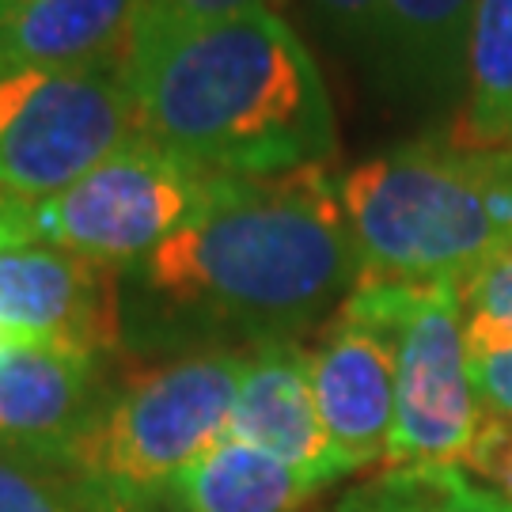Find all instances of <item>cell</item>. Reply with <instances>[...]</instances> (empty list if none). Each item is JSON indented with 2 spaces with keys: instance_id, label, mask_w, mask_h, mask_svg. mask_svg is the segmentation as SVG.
<instances>
[{
  "instance_id": "1",
  "label": "cell",
  "mask_w": 512,
  "mask_h": 512,
  "mask_svg": "<svg viewBox=\"0 0 512 512\" xmlns=\"http://www.w3.org/2000/svg\"><path fill=\"white\" fill-rule=\"evenodd\" d=\"M357 281L334 167L220 175L183 228L118 270L122 349L171 361L300 342Z\"/></svg>"
},
{
  "instance_id": "2",
  "label": "cell",
  "mask_w": 512,
  "mask_h": 512,
  "mask_svg": "<svg viewBox=\"0 0 512 512\" xmlns=\"http://www.w3.org/2000/svg\"><path fill=\"white\" fill-rule=\"evenodd\" d=\"M126 69L137 129L213 175H285L338 156L323 73L281 12L129 50Z\"/></svg>"
},
{
  "instance_id": "3",
  "label": "cell",
  "mask_w": 512,
  "mask_h": 512,
  "mask_svg": "<svg viewBox=\"0 0 512 512\" xmlns=\"http://www.w3.org/2000/svg\"><path fill=\"white\" fill-rule=\"evenodd\" d=\"M342 209L361 281L459 289L512 247V145L406 141L342 175Z\"/></svg>"
},
{
  "instance_id": "4",
  "label": "cell",
  "mask_w": 512,
  "mask_h": 512,
  "mask_svg": "<svg viewBox=\"0 0 512 512\" xmlns=\"http://www.w3.org/2000/svg\"><path fill=\"white\" fill-rule=\"evenodd\" d=\"M243 361L239 349L171 357L114 384L88 429L50 467L133 509L160 512L167 486L228 437Z\"/></svg>"
},
{
  "instance_id": "5",
  "label": "cell",
  "mask_w": 512,
  "mask_h": 512,
  "mask_svg": "<svg viewBox=\"0 0 512 512\" xmlns=\"http://www.w3.org/2000/svg\"><path fill=\"white\" fill-rule=\"evenodd\" d=\"M137 133L126 57L0 73V186L42 202Z\"/></svg>"
},
{
  "instance_id": "6",
  "label": "cell",
  "mask_w": 512,
  "mask_h": 512,
  "mask_svg": "<svg viewBox=\"0 0 512 512\" xmlns=\"http://www.w3.org/2000/svg\"><path fill=\"white\" fill-rule=\"evenodd\" d=\"M217 179L137 129L84 179L42 202H27V243L61 247L122 270L183 228Z\"/></svg>"
},
{
  "instance_id": "7",
  "label": "cell",
  "mask_w": 512,
  "mask_h": 512,
  "mask_svg": "<svg viewBox=\"0 0 512 512\" xmlns=\"http://www.w3.org/2000/svg\"><path fill=\"white\" fill-rule=\"evenodd\" d=\"M403 293V281H357L311 346V387L342 475L391 452Z\"/></svg>"
},
{
  "instance_id": "8",
  "label": "cell",
  "mask_w": 512,
  "mask_h": 512,
  "mask_svg": "<svg viewBox=\"0 0 512 512\" xmlns=\"http://www.w3.org/2000/svg\"><path fill=\"white\" fill-rule=\"evenodd\" d=\"M478 418L456 285H406L387 467H459Z\"/></svg>"
},
{
  "instance_id": "9",
  "label": "cell",
  "mask_w": 512,
  "mask_h": 512,
  "mask_svg": "<svg viewBox=\"0 0 512 512\" xmlns=\"http://www.w3.org/2000/svg\"><path fill=\"white\" fill-rule=\"evenodd\" d=\"M0 342L114 357L118 270L46 243L0 247Z\"/></svg>"
},
{
  "instance_id": "10",
  "label": "cell",
  "mask_w": 512,
  "mask_h": 512,
  "mask_svg": "<svg viewBox=\"0 0 512 512\" xmlns=\"http://www.w3.org/2000/svg\"><path fill=\"white\" fill-rule=\"evenodd\" d=\"M110 357L16 346L0 361V452L57 463L114 391Z\"/></svg>"
},
{
  "instance_id": "11",
  "label": "cell",
  "mask_w": 512,
  "mask_h": 512,
  "mask_svg": "<svg viewBox=\"0 0 512 512\" xmlns=\"http://www.w3.org/2000/svg\"><path fill=\"white\" fill-rule=\"evenodd\" d=\"M228 437L255 444L262 452L323 478L327 486L346 478L319 418L311 387V349L300 346L296 338L247 349L228 418Z\"/></svg>"
},
{
  "instance_id": "12",
  "label": "cell",
  "mask_w": 512,
  "mask_h": 512,
  "mask_svg": "<svg viewBox=\"0 0 512 512\" xmlns=\"http://www.w3.org/2000/svg\"><path fill=\"white\" fill-rule=\"evenodd\" d=\"M475 0H384L372 69L391 95L444 107L463 88Z\"/></svg>"
},
{
  "instance_id": "13",
  "label": "cell",
  "mask_w": 512,
  "mask_h": 512,
  "mask_svg": "<svg viewBox=\"0 0 512 512\" xmlns=\"http://www.w3.org/2000/svg\"><path fill=\"white\" fill-rule=\"evenodd\" d=\"M141 0H12L0 8V73L126 57Z\"/></svg>"
},
{
  "instance_id": "14",
  "label": "cell",
  "mask_w": 512,
  "mask_h": 512,
  "mask_svg": "<svg viewBox=\"0 0 512 512\" xmlns=\"http://www.w3.org/2000/svg\"><path fill=\"white\" fill-rule=\"evenodd\" d=\"M323 490V478L224 437L167 486L160 512H304Z\"/></svg>"
},
{
  "instance_id": "15",
  "label": "cell",
  "mask_w": 512,
  "mask_h": 512,
  "mask_svg": "<svg viewBox=\"0 0 512 512\" xmlns=\"http://www.w3.org/2000/svg\"><path fill=\"white\" fill-rule=\"evenodd\" d=\"M444 133L463 148L512 145V0H475L463 103Z\"/></svg>"
},
{
  "instance_id": "16",
  "label": "cell",
  "mask_w": 512,
  "mask_h": 512,
  "mask_svg": "<svg viewBox=\"0 0 512 512\" xmlns=\"http://www.w3.org/2000/svg\"><path fill=\"white\" fill-rule=\"evenodd\" d=\"M338 512H512V501L471 486L459 467H387Z\"/></svg>"
},
{
  "instance_id": "17",
  "label": "cell",
  "mask_w": 512,
  "mask_h": 512,
  "mask_svg": "<svg viewBox=\"0 0 512 512\" xmlns=\"http://www.w3.org/2000/svg\"><path fill=\"white\" fill-rule=\"evenodd\" d=\"M0 512H145L84 478L0 452Z\"/></svg>"
},
{
  "instance_id": "18",
  "label": "cell",
  "mask_w": 512,
  "mask_h": 512,
  "mask_svg": "<svg viewBox=\"0 0 512 512\" xmlns=\"http://www.w3.org/2000/svg\"><path fill=\"white\" fill-rule=\"evenodd\" d=\"M456 293L459 308H463L467 357L512 349V247L490 258Z\"/></svg>"
},
{
  "instance_id": "19",
  "label": "cell",
  "mask_w": 512,
  "mask_h": 512,
  "mask_svg": "<svg viewBox=\"0 0 512 512\" xmlns=\"http://www.w3.org/2000/svg\"><path fill=\"white\" fill-rule=\"evenodd\" d=\"M281 4L285 0H141L129 31V50H145L152 42H164L205 23L247 16V12H281Z\"/></svg>"
},
{
  "instance_id": "20",
  "label": "cell",
  "mask_w": 512,
  "mask_h": 512,
  "mask_svg": "<svg viewBox=\"0 0 512 512\" xmlns=\"http://www.w3.org/2000/svg\"><path fill=\"white\" fill-rule=\"evenodd\" d=\"M308 12L327 42L372 65L384 0H308Z\"/></svg>"
},
{
  "instance_id": "21",
  "label": "cell",
  "mask_w": 512,
  "mask_h": 512,
  "mask_svg": "<svg viewBox=\"0 0 512 512\" xmlns=\"http://www.w3.org/2000/svg\"><path fill=\"white\" fill-rule=\"evenodd\" d=\"M463 471H471L490 486V494L512 501V418L482 406V418L467 452L459 459Z\"/></svg>"
},
{
  "instance_id": "22",
  "label": "cell",
  "mask_w": 512,
  "mask_h": 512,
  "mask_svg": "<svg viewBox=\"0 0 512 512\" xmlns=\"http://www.w3.org/2000/svg\"><path fill=\"white\" fill-rule=\"evenodd\" d=\"M471 380H475L478 403L512 418V349L471 357Z\"/></svg>"
},
{
  "instance_id": "23",
  "label": "cell",
  "mask_w": 512,
  "mask_h": 512,
  "mask_svg": "<svg viewBox=\"0 0 512 512\" xmlns=\"http://www.w3.org/2000/svg\"><path fill=\"white\" fill-rule=\"evenodd\" d=\"M27 243V202L0 186V247Z\"/></svg>"
},
{
  "instance_id": "24",
  "label": "cell",
  "mask_w": 512,
  "mask_h": 512,
  "mask_svg": "<svg viewBox=\"0 0 512 512\" xmlns=\"http://www.w3.org/2000/svg\"><path fill=\"white\" fill-rule=\"evenodd\" d=\"M4 353H8V349H4V346H0V361H4Z\"/></svg>"
},
{
  "instance_id": "25",
  "label": "cell",
  "mask_w": 512,
  "mask_h": 512,
  "mask_svg": "<svg viewBox=\"0 0 512 512\" xmlns=\"http://www.w3.org/2000/svg\"><path fill=\"white\" fill-rule=\"evenodd\" d=\"M0 346H4V349H16V346H8V342H0Z\"/></svg>"
},
{
  "instance_id": "26",
  "label": "cell",
  "mask_w": 512,
  "mask_h": 512,
  "mask_svg": "<svg viewBox=\"0 0 512 512\" xmlns=\"http://www.w3.org/2000/svg\"><path fill=\"white\" fill-rule=\"evenodd\" d=\"M4 4H12V0H0V8H4Z\"/></svg>"
}]
</instances>
